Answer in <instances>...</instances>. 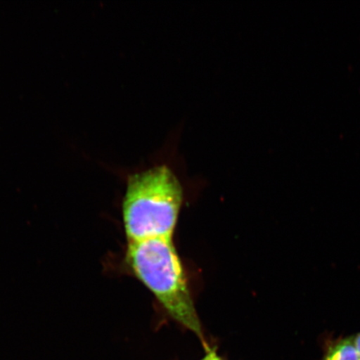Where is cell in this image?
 I'll list each match as a JSON object with an SVG mask.
<instances>
[{"instance_id":"6da1fadb","label":"cell","mask_w":360,"mask_h":360,"mask_svg":"<svg viewBox=\"0 0 360 360\" xmlns=\"http://www.w3.org/2000/svg\"><path fill=\"white\" fill-rule=\"evenodd\" d=\"M176 143L173 134L150 164L126 176L122 216L128 242L173 238L184 195L174 166Z\"/></svg>"},{"instance_id":"7a4b0ae2","label":"cell","mask_w":360,"mask_h":360,"mask_svg":"<svg viewBox=\"0 0 360 360\" xmlns=\"http://www.w3.org/2000/svg\"><path fill=\"white\" fill-rule=\"evenodd\" d=\"M124 263L174 321L193 332L205 345L186 270L173 238L128 242Z\"/></svg>"},{"instance_id":"3957f363","label":"cell","mask_w":360,"mask_h":360,"mask_svg":"<svg viewBox=\"0 0 360 360\" xmlns=\"http://www.w3.org/2000/svg\"><path fill=\"white\" fill-rule=\"evenodd\" d=\"M322 360H359L353 336L327 340Z\"/></svg>"},{"instance_id":"277c9868","label":"cell","mask_w":360,"mask_h":360,"mask_svg":"<svg viewBox=\"0 0 360 360\" xmlns=\"http://www.w3.org/2000/svg\"><path fill=\"white\" fill-rule=\"evenodd\" d=\"M353 341L356 349L359 359L360 360V332L357 335L353 336Z\"/></svg>"},{"instance_id":"5b68a950","label":"cell","mask_w":360,"mask_h":360,"mask_svg":"<svg viewBox=\"0 0 360 360\" xmlns=\"http://www.w3.org/2000/svg\"><path fill=\"white\" fill-rule=\"evenodd\" d=\"M205 360H222L220 359L214 350H209L208 354L205 357Z\"/></svg>"},{"instance_id":"8992f818","label":"cell","mask_w":360,"mask_h":360,"mask_svg":"<svg viewBox=\"0 0 360 360\" xmlns=\"http://www.w3.org/2000/svg\"><path fill=\"white\" fill-rule=\"evenodd\" d=\"M202 360H205V358H204V359H202Z\"/></svg>"}]
</instances>
